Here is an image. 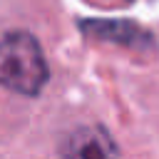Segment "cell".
I'll return each mask as SVG.
<instances>
[{"label":"cell","mask_w":159,"mask_h":159,"mask_svg":"<svg viewBox=\"0 0 159 159\" xmlns=\"http://www.w3.org/2000/svg\"><path fill=\"white\" fill-rule=\"evenodd\" d=\"M80 30L87 37L124 45L132 50H147L152 45V32H147L144 27L127 22V20H82Z\"/></svg>","instance_id":"cell-2"},{"label":"cell","mask_w":159,"mask_h":159,"mask_svg":"<svg viewBox=\"0 0 159 159\" xmlns=\"http://www.w3.org/2000/svg\"><path fill=\"white\" fill-rule=\"evenodd\" d=\"M62 157H117L119 147L102 127H80L60 147Z\"/></svg>","instance_id":"cell-3"},{"label":"cell","mask_w":159,"mask_h":159,"mask_svg":"<svg viewBox=\"0 0 159 159\" xmlns=\"http://www.w3.org/2000/svg\"><path fill=\"white\" fill-rule=\"evenodd\" d=\"M47 80L50 67L35 35L12 30L0 37V87L22 97H35Z\"/></svg>","instance_id":"cell-1"}]
</instances>
